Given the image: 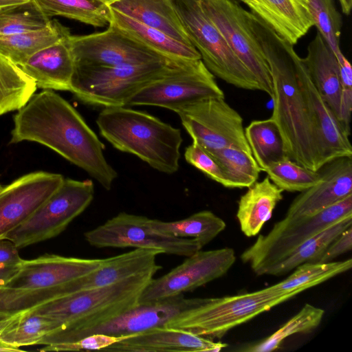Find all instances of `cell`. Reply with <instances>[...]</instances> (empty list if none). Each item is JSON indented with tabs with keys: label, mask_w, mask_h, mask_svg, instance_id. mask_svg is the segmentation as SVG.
Instances as JSON below:
<instances>
[{
	"label": "cell",
	"mask_w": 352,
	"mask_h": 352,
	"mask_svg": "<svg viewBox=\"0 0 352 352\" xmlns=\"http://www.w3.org/2000/svg\"><path fill=\"white\" fill-rule=\"evenodd\" d=\"M352 217V194L310 217H285L266 234L243 252L240 258L258 276L266 275L275 264L287 257L309 239L334 223Z\"/></svg>",
	"instance_id": "7"
},
{
	"label": "cell",
	"mask_w": 352,
	"mask_h": 352,
	"mask_svg": "<svg viewBox=\"0 0 352 352\" xmlns=\"http://www.w3.org/2000/svg\"><path fill=\"white\" fill-rule=\"evenodd\" d=\"M30 0H0V11L4 8L19 5Z\"/></svg>",
	"instance_id": "46"
},
{
	"label": "cell",
	"mask_w": 352,
	"mask_h": 352,
	"mask_svg": "<svg viewBox=\"0 0 352 352\" xmlns=\"http://www.w3.org/2000/svg\"><path fill=\"white\" fill-rule=\"evenodd\" d=\"M22 259L18 251V248L11 241L0 239V267L19 265Z\"/></svg>",
	"instance_id": "44"
},
{
	"label": "cell",
	"mask_w": 352,
	"mask_h": 352,
	"mask_svg": "<svg viewBox=\"0 0 352 352\" xmlns=\"http://www.w3.org/2000/svg\"><path fill=\"white\" fill-rule=\"evenodd\" d=\"M308 289L283 292L272 285L252 292L219 298H201L195 306L169 320L166 327L190 332L214 340L230 329Z\"/></svg>",
	"instance_id": "5"
},
{
	"label": "cell",
	"mask_w": 352,
	"mask_h": 352,
	"mask_svg": "<svg viewBox=\"0 0 352 352\" xmlns=\"http://www.w3.org/2000/svg\"><path fill=\"white\" fill-rule=\"evenodd\" d=\"M146 218L120 212L85 232V238L96 248H155L164 254L186 257L201 250L194 239L173 237L155 232L146 224Z\"/></svg>",
	"instance_id": "14"
},
{
	"label": "cell",
	"mask_w": 352,
	"mask_h": 352,
	"mask_svg": "<svg viewBox=\"0 0 352 352\" xmlns=\"http://www.w3.org/2000/svg\"><path fill=\"white\" fill-rule=\"evenodd\" d=\"M176 113L192 142L207 152L233 147L252 154L245 135L243 119L225 98L203 99Z\"/></svg>",
	"instance_id": "11"
},
{
	"label": "cell",
	"mask_w": 352,
	"mask_h": 352,
	"mask_svg": "<svg viewBox=\"0 0 352 352\" xmlns=\"http://www.w3.org/2000/svg\"><path fill=\"white\" fill-rule=\"evenodd\" d=\"M214 97L225 98L201 59L182 60L165 76L138 91L126 106H153L177 113L192 102Z\"/></svg>",
	"instance_id": "10"
},
{
	"label": "cell",
	"mask_w": 352,
	"mask_h": 352,
	"mask_svg": "<svg viewBox=\"0 0 352 352\" xmlns=\"http://www.w3.org/2000/svg\"><path fill=\"white\" fill-rule=\"evenodd\" d=\"M302 80L314 121L318 170L334 159L352 157L350 135L315 87L305 65Z\"/></svg>",
	"instance_id": "20"
},
{
	"label": "cell",
	"mask_w": 352,
	"mask_h": 352,
	"mask_svg": "<svg viewBox=\"0 0 352 352\" xmlns=\"http://www.w3.org/2000/svg\"><path fill=\"white\" fill-rule=\"evenodd\" d=\"M110 23L133 40L166 58L176 60L201 59L200 54L192 45L184 44L113 9Z\"/></svg>",
	"instance_id": "27"
},
{
	"label": "cell",
	"mask_w": 352,
	"mask_h": 352,
	"mask_svg": "<svg viewBox=\"0 0 352 352\" xmlns=\"http://www.w3.org/2000/svg\"><path fill=\"white\" fill-rule=\"evenodd\" d=\"M50 21L34 0L6 8L0 11V38L40 30Z\"/></svg>",
	"instance_id": "38"
},
{
	"label": "cell",
	"mask_w": 352,
	"mask_h": 352,
	"mask_svg": "<svg viewBox=\"0 0 352 352\" xmlns=\"http://www.w3.org/2000/svg\"><path fill=\"white\" fill-rule=\"evenodd\" d=\"M19 265L0 267V287L3 285L16 273Z\"/></svg>",
	"instance_id": "45"
},
{
	"label": "cell",
	"mask_w": 352,
	"mask_h": 352,
	"mask_svg": "<svg viewBox=\"0 0 352 352\" xmlns=\"http://www.w3.org/2000/svg\"><path fill=\"white\" fill-rule=\"evenodd\" d=\"M318 170L321 180L300 192L289 205L285 217L315 215L352 194V157L334 159Z\"/></svg>",
	"instance_id": "19"
},
{
	"label": "cell",
	"mask_w": 352,
	"mask_h": 352,
	"mask_svg": "<svg viewBox=\"0 0 352 352\" xmlns=\"http://www.w3.org/2000/svg\"><path fill=\"white\" fill-rule=\"evenodd\" d=\"M351 267V258L328 263L307 262L296 267L285 279L273 286L283 292H290L300 287L309 289L349 270Z\"/></svg>",
	"instance_id": "37"
},
{
	"label": "cell",
	"mask_w": 352,
	"mask_h": 352,
	"mask_svg": "<svg viewBox=\"0 0 352 352\" xmlns=\"http://www.w3.org/2000/svg\"><path fill=\"white\" fill-rule=\"evenodd\" d=\"M221 342H214L186 331L154 327L133 335L123 336L104 348L103 351L122 352H217L226 347Z\"/></svg>",
	"instance_id": "21"
},
{
	"label": "cell",
	"mask_w": 352,
	"mask_h": 352,
	"mask_svg": "<svg viewBox=\"0 0 352 352\" xmlns=\"http://www.w3.org/2000/svg\"><path fill=\"white\" fill-rule=\"evenodd\" d=\"M239 1H241L243 3H245V4H247L248 2H250L251 0H239Z\"/></svg>",
	"instance_id": "50"
},
{
	"label": "cell",
	"mask_w": 352,
	"mask_h": 352,
	"mask_svg": "<svg viewBox=\"0 0 352 352\" xmlns=\"http://www.w3.org/2000/svg\"><path fill=\"white\" fill-rule=\"evenodd\" d=\"M104 259L45 254L23 260L16 273L0 287L13 290L50 289L98 269Z\"/></svg>",
	"instance_id": "18"
},
{
	"label": "cell",
	"mask_w": 352,
	"mask_h": 352,
	"mask_svg": "<svg viewBox=\"0 0 352 352\" xmlns=\"http://www.w3.org/2000/svg\"><path fill=\"white\" fill-rule=\"evenodd\" d=\"M352 226V217L341 219L309 239L297 249L273 265L266 275L279 276L307 262H316L329 243Z\"/></svg>",
	"instance_id": "32"
},
{
	"label": "cell",
	"mask_w": 352,
	"mask_h": 352,
	"mask_svg": "<svg viewBox=\"0 0 352 352\" xmlns=\"http://www.w3.org/2000/svg\"><path fill=\"white\" fill-rule=\"evenodd\" d=\"M109 7L184 44L192 45L170 0H119Z\"/></svg>",
	"instance_id": "26"
},
{
	"label": "cell",
	"mask_w": 352,
	"mask_h": 352,
	"mask_svg": "<svg viewBox=\"0 0 352 352\" xmlns=\"http://www.w3.org/2000/svg\"><path fill=\"white\" fill-rule=\"evenodd\" d=\"M265 172L283 191L302 192L321 180L319 170L303 167L288 157L268 166Z\"/></svg>",
	"instance_id": "39"
},
{
	"label": "cell",
	"mask_w": 352,
	"mask_h": 352,
	"mask_svg": "<svg viewBox=\"0 0 352 352\" xmlns=\"http://www.w3.org/2000/svg\"><path fill=\"white\" fill-rule=\"evenodd\" d=\"M36 52L19 65L37 87L50 90H70L74 60L69 36Z\"/></svg>",
	"instance_id": "22"
},
{
	"label": "cell",
	"mask_w": 352,
	"mask_h": 352,
	"mask_svg": "<svg viewBox=\"0 0 352 352\" xmlns=\"http://www.w3.org/2000/svg\"><path fill=\"white\" fill-rule=\"evenodd\" d=\"M186 161L212 180L227 188V181L214 159L202 147L192 142L184 152Z\"/></svg>",
	"instance_id": "41"
},
{
	"label": "cell",
	"mask_w": 352,
	"mask_h": 352,
	"mask_svg": "<svg viewBox=\"0 0 352 352\" xmlns=\"http://www.w3.org/2000/svg\"><path fill=\"white\" fill-rule=\"evenodd\" d=\"M246 5L293 45L314 26L308 0H251Z\"/></svg>",
	"instance_id": "23"
},
{
	"label": "cell",
	"mask_w": 352,
	"mask_h": 352,
	"mask_svg": "<svg viewBox=\"0 0 352 352\" xmlns=\"http://www.w3.org/2000/svg\"><path fill=\"white\" fill-rule=\"evenodd\" d=\"M244 130L252 155L262 171L287 157L280 132L271 117L253 120Z\"/></svg>",
	"instance_id": "31"
},
{
	"label": "cell",
	"mask_w": 352,
	"mask_h": 352,
	"mask_svg": "<svg viewBox=\"0 0 352 352\" xmlns=\"http://www.w3.org/2000/svg\"><path fill=\"white\" fill-rule=\"evenodd\" d=\"M352 248V226L334 239L321 254L316 263L333 261L340 255Z\"/></svg>",
	"instance_id": "43"
},
{
	"label": "cell",
	"mask_w": 352,
	"mask_h": 352,
	"mask_svg": "<svg viewBox=\"0 0 352 352\" xmlns=\"http://www.w3.org/2000/svg\"><path fill=\"white\" fill-rule=\"evenodd\" d=\"M68 41L75 65L110 67L168 59L133 40L111 23L101 32L71 34Z\"/></svg>",
	"instance_id": "16"
},
{
	"label": "cell",
	"mask_w": 352,
	"mask_h": 352,
	"mask_svg": "<svg viewBox=\"0 0 352 352\" xmlns=\"http://www.w3.org/2000/svg\"><path fill=\"white\" fill-rule=\"evenodd\" d=\"M94 197L91 179H64L36 211L4 239L19 249L56 236L89 206Z\"/></svg>",
	"instance_id": "9"
},
{
	"label": "cell",
	"mask_w": 352,
	"mask_h": 352,
	"mask_svg": "<svg viewBox=\"0 0 352 352\" xmlns=\"http://www.w3.org/2000/svg\"><path fill=\"white\" fill-rule=\"evenodd\" d=\"M100 1V2L103 3L104 4L108 6H110L111 5H112L113 3H114L115 2L119 1V0H98Z\"/></svg>",
	"instance_id": "49"
},
{
	"label": "cell",
	"mask_w": 352,
	"mask_h": 352,
	"mask_svg": "<svg viewBox=\"0 0 352 352\" xmlns=\"http://www.w3.org/2000/svg\"><path fill=\"white\" fill-rule=\"evenodd\" d=\"M1 188H2V186H1V184H0V190H1Z\"/></svg>",
	"instance_id": "51"
},
{
	"label": "cell",
	"mask_w": 352,
	"mask_h": 352,
	"mask_svg": "<svg viewBox=\"0 0 352 352\" xmlns=\"http://www.w3.org/2000/svg\"><path fill=\"white\" fill-rule=\"evenodd\" d=\"M314 25L335 54L338 60L344 54L340 47L342 18L333 0H308Z\"/></svg>",
	"instance_id": "40"
},
{
	"label": "cell",
	"mask_w": 352,
	"mask_h": 352,
	"mask_svg": "<svg viewBox=\"0 0 352 352\" xmlns=\"http://www.w3.org/2000/svg\"><path fill=\"white\" fill-rule=\"evenodd\" d=\"M21 351L19 348H16L11 345H9L0 340V351Z\"/></svg>",
	"instance_id": "48"
},
{
	"label": "cell",
	"mask_w": 352,
	"mask_h": 352,
	"mask_svg": "<svg viewBox=\"0 0 352 352\" xmlns=\"http://www.w3.org/2000/svg\"><path fill=\"white\" fill-rule=\"evenodd\" d=\"M146 223L151 229L164 235L194 239L201 249L226 227V222L210 210H202L175 221L146 217Z\"/></svg>",
	"instance_id": "29"
},
{
	"label": "cell",
	"mask_w": 352,
	"mask_h": 352,
	"mask_svg": "<svg viewBox=\"0 0 352 352\" xmlns=\"http://www.w3.org/2000/svg\"><path fill=\"white\" fill-rule=\"evenodd\" d=\"M234 250L223 248L201 250L168 273L153 278L142 291L139 303L152 302L192 291L224 276L236 261Z\"/></svg>",
	"instance_id": "15"
},
{
	"label": "cell",
	"mask_w": 352,
	"mask_h": 352,
	"mask_svg": "<svg viewBox=\"0 0 352 352\" xmlns=\"http://www.w3.org/2000/svg\"><path fill=\"white\" fill-rule=\"evenodd\" d=\"M36 87L19 65L0 54V115L22 108Z\"/></svg>",
	"instance_id": "34"
},
{
	"label": "cell",
	"mask_w": 352,
	"mask_h": 352,
	"mask_svg": "<svg viewBox=\"0 0 352 352\" xmlns=\"http://www.w3.org/2000/svg\"><path fill=\"white\" fill-rule=\"evenodd\" d=\"M248 18L270 67L273 90L271 118L280 132L286 155L303 167L318 170L314 121L302 80V58L293 45L259 17L248 12Z\"/></svg>",
	"instance_id": "2"
},
{
	"label": "cell",
	"mask_w": 352,
	"mask_h": 352,
	"mask_svg": "<svg viewBox=\"0 0 352 352\" xmlns=\"http://www.w3.org/2000/svg\"><path fill=\"white\" fill-rule=\"evenodd\" d=\"M342 8V12L349 15L352 7V0H338Z\"/></svg>",
	"instance_id": "47"
},
{
	"label": "cell",
	"mask_w": 352,
	"mask_h": 352,
	"mask_svg": "<svg viewBox=\"0 0 352 352\" xmlns=\"http://www.w3.org/2000/svg\"><path fill=\"white\" fill-rule=\"evenodd\" d=\"M122 337H115L101 333H95L70 342L45 345L40 351H102L104 348L118 341Z\"/></svg>",
	"instance_id": "42"
},
{
	"label": "cell",
	"mask_w": 352,
	"mask_h": 352,
	"mask_svg": "<svg viewBox=\"0 0 352 352\" xmlns=\"http://www.w3.org/2000/svg\"><path fill=\"white\" fill-rule=\"evenodd\" d=\"M60 328L56 320L26 310L0 319V340L19 349L38 344L45 336Z\"/></svg>",
	"instance_id": "28"
},
{
	"label": "cell",
	"mask_w": 352,
	"mask_h": 352,
	"mask_svg": "<svg viewBox=\"0 0 352 352\" xmlns=\"http://www.w3.org/2000/svg\"><path fill=\"white\" fill-rule=\"evenodd\" d=\"M180 61L166 59L110 67L75 65L69 91L89 105L126 106L138 91L165 76Z\"/></svg>",
	"instance_id": "6"
},
{
	"label": "cell",
	"mask_w": 352,
	"mask_h": 352,
	"mask_svg": "<svg viewBox=\"0 0 352 352\" xmlns=\"http://www.w3.org/2000/svg\"><path fill=\"white\" fill-rule=\"evenodd\" d=\"M324 310L310 304H305L302 309L274 333L258 342L241 349L248 352H269L279 348L287 337L298 333H308L316 329L321 322Z\"/></svg>",
	"instance_id": "36"
},
{
	"label": "cell",
	"mask_w": 352,
	"mask_h": 352,
	"mask_svg": "<svg viewBox=\"0 0 352 352\" xmlns=\"http://www.w3.org/2000/svg\"><path fill=\"white\" fill-rule=\"evenodd\" d=\"M96 124L100 135L116 149L135 155L160 173L178 170L183 141L179 129L127 106L103 108Z\"/></svg>",
	"instance_id": "3"
},
{
	"label": "cell",
	"mask_w": 352,
	"mask_h": 352,
	"mask_svg": "<svg viewBox=\"0 0 352 352\" xmlns=\"http://www.w3.org/2000/svg\"><path fill=\"white\" fill-rule=\"evenodd\" d=\"M302 61L315 87L340 122L342 87L339 64L335 54L318 32L309 43Z\"/></svg>",
	"instance_id": "24"
},
{
	"label": "cell",
	"mask_w": 352,
	"mask_h": 352,
	"mask_svg": "<svg viewBox=\"0 0 352 352\" xmlns=\"http://www.w3.org/2000/svg\"><path fill=\"white\" fill-rule=\"evenodd\" d=\"M170 1L191 44L214 76L240 89L261 91L255 78L233 53L204 12L200 0Z\"/></svg>",
	"instance_id": "8"
},
{
	"label": "cell",
	"mask_w": 352,
	"mask_h": 352,
	"mask_svg": "<svg viewBox=\"0 0 352 352\" xmlns=\"http://www.w3.org/2000/svg\"><path fill=\"white\" fill-rule=\"evenodd\" d=\"M238 201L236 218L241 232L248 237L256 236L272 217L283 198V190L267 176L248 188Z\"/></svg>",
	"instance_id": "25"
},
{
	"label": "cell",
	"mask_w": 352,
	"mask_h": 352,
	"mask_svg": "<svg viewBox=\"0 0 352 352\" xmlns=\"http://www.w3.org/2000/svg\"><path fill=\"white\" fill-rule=\"evenodd\" d=\"M161 268L159 265L107 287L76 292L29 310L56 320L61 326L60 331L87 328L136 305L142 291Z\"/></svg>",
	"instance_id": "4"
},
{
	"label": "cell",
	"mask_w": 352,
	"mask_h": 352,
	"mask_svg": "<svg viewBox=\"0 0 352 352\" xmlns=\"http://www.w3.org/2000/svg\"><path fill=\"white\" fill-rule=\"evenodd\" d=\"M48 17L61 16L92 25H109L111 9L98 0H34Z\"/></svg>",
	"instance_id": "33"
},
{
	"label": "cell",
	"mask_w": 352,
	"mask_h": 352,
	"mask_svg": "<svg viewBox=\"0 0 352 352\" xmlns=\"http://www.w3.org/2000/svg\"><path fill=\"white\" fill-rule=\"evenodd\" d=\"M208 153L222 170L228 188H248L262 171L252 154L241 149L226 147Z\"/></svg>",
	"instance_id": "35"
},
{
	"label": "cell",
	"mask_w": 352,
	"mask_h": 352,
	"mask_svg": "<svg viewBox=\"0 0 352 352\" xmlns=\"http://www.w3.org/2000/svg\"><path fill=\"white\" fill-rule=\"evenodd\" d=\"M200 3L229 47L255 78L261 91L272 98L270 67L251 27L248 12L235 0H200Z\"/></svg>",
	"instance_id": "12"
},
{
	"label": "cell",
	"mask_w": 352,
	"mask_h": 352,
	"mask_svg": "<svg viewBox=\"0 0 352 352\" xmlns=\"http://www.w3.org/2000/svg\"><path fill=\"white\" fill-rule=\"evenodd\" d=\"M60 174L38 171L0 190V239L23 223L61 185Z\"/></svg>",
	"instance_id": "17"
},
{
	"label": "cell",
	"mask_w": 352,
	"mask_h": 352,
	"mask_svg": "<svg viewBox=\"0 0 352 352\" xmlns=\"http://www.w3.org/2000/svg\"><path fill=\"white\" fill-rule=\"evenodd\" d=\"M200 298H186L180 294L165 300L138 303L134 307L91 327L70 331H54L42 338L38 344L70 342L95 333L123 337L154 327H165L182 311L196 305Z\"/></svg>",
	"instance_id": "13"
},
{
	"label": "cell",
	"mask_w": 352,
	"mask_h": 352,
	"mask_svg": "<svg viewBox=\"0 0 352 352\" xmlns=\"http://www.w3.org/2000/svg\"><path fill=\"white\" fill-rule=\"evenodd\" d=\"M71 34L57 20L44 28L0 38V54L17 65L39 50Z\"/></svg>",
	"instance_id": "30"
},
{
	"label": "cell",
	"mask_w": 352,
	"mask_h": 352,
	"mask_svg": "<svg viewBox=\"0 0 352 352\" xmlns=\"http://www.w3.org/2000/svg\"><path fill=\"white\" fill-rule=\"evenodd\" d=\"M11 143L34 142L82 168L109 190L117 171L104 155V145L80 114L52 90L34 94L14 116Z\"/></svg>",
	"instance_id": "1"
}]
</instances>
